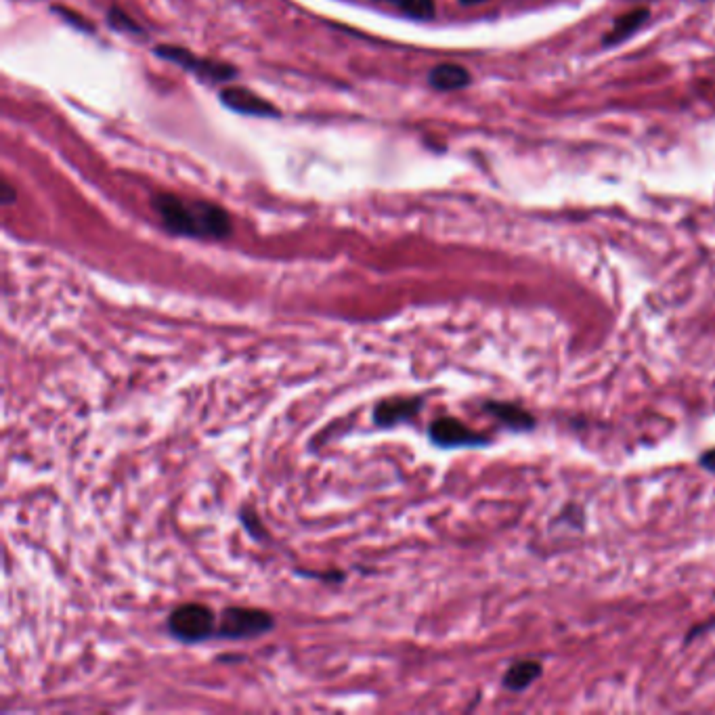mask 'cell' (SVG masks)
Masks as SVG:
<instances>
[{
    "label": "cell",
    "mask_w": 715,
    "mask_h": 715,
    "mask_svg": "<svg viewBox=\"0 0 715 715\" xmlns=\"http://www.w3.org/2000/svg\"><path fill=\"white\" fill-rule=\"evenodd\" d=\"M485 409L489 411L491 416H495L497 420H502L506 426L510 428H516V430H527V428H533L535 426V420L533 416L529 414V411L525 409H520L512 403H485Z\"/></svg>",
    "instance_id": "9"
},
{
    "label": "cell",
    "mask_w": 715,
    "mask_h": 715,
    "mask_svg": "<svg viewBox=\"0 0 715 715\" xmlns=\"http://www.w3.org/2000/svg\"><path fill=\"white\" fill-rule=\"evenodd\" d=\"M17 200V193L13 189V185L9 181H3V187H0V204L11 206Z\"/></svg>",
    "instance_id": "17"
},
{
    "label": "cell",
    "mask_w": 715,
    "mask_h": 715,
    "mask_svg": "<svg viewBox=\"0 0 715 715\" xmlns=\"http://www.w3.org/2000/svg\"><path fill=\"white\" fill-rule=\"evenodd\" d=\"M428 437L437 447H481L487 445L489 439L474 432L470 426L460 422L458 418H439L428 426Z\"/></svg>",
    "instance_id": "5"
},
{
    "label": "cell",
    "mask_w": 715,
    "mask_h": 715,
    "mask_svg": "<svg viewBox=\"0 0 715 715\" xmlns=\"http://www.w3.org/2000/svg\"><path fill=\"white\" fill-rule=\"evenodd\" d=\"M107 21H110V26L114 30H118L122 34H137V36L143 34V30H141V26L137 24V21L130 17L128 13H124L118 5H114L110 9V13H107Z\"/></svg>",
    "instance_id": "13"
},
{
    "label": "cell",
    "mask_w": 715,
    "mask_h": 715,
    "mask_svg": "<svg viewBox=\"0 0 715 715\" xmlns=\"http://www.w3.org/2000/svg\"><path fill=\"white\" fill-rule=\"evenodd\" d=\"M166 630L183 644H198L216 636V615L206 604L187 602L168 615Z\"/></svg>",
    "instance_id": "2"
},
{
    "label": "cell",
    "mask_w": 715,
    "mask_h": 715,
    "mask_svg": "<svg viewBox=\"0 0 715 715\" xmlns=\"http://www.w3.org/2000/svg\"><path fill=\"white\" fill-rule=\"evenodd\" d=\"M541 671L544 669H541V665L537 661L514 663L504 674V688L514 690V692L525 690L541 676Z\"/></svg>",
    "instance_id": "10"
},
{
    "label": "cell",
    "mask_w": 715,
    "mask_h": 715,
    "mask_svg": "<svg viewBox=\"0 0 715 715\" xmlns=\"http://www.w3.org/2000/svg\"><path fill=\"white\" fill-rule=\"evenodd\" d=\"M298 575L302 577H313L319 581H328V583H340L344 579L342 571H330V573H311V571H298Z\"/></svg>",
    "instance_id": "16"
},
{
    "label": "cell",
    "mask_w": 715,
    "mask_h": 715,
    "mask_svg": "<svg viewBox=\"0 0 715 715\" xmlns=\"http://www.w3.org/2000/svg\"><path fill=\"white\" fill-rule=\"evenodd\" d=\"M166 231L193 240H227L233 231L229 212L206 200H185L175 193H158L151 198Z\"/></svg>",
    "instance_id": "1"
},
{
    "label": "cell",
    "mask_w": 715,
    "mask_h": 715,
    "mask_svg": "<svg viewBox=\"0 0 715 715\" xmlns=\"http://www.w3.org/2000/svg\"><path fill=\"white\" fill-rule=\"evenodd\" d=\"M219 99L225 107H229L231 112L244 116H256V118L279 116V110L271 101L246 89V86H225V89L219 93Z\"/></svg>",
    "instance_id": "6"
},
{
    "label": "cell",
    "mask_w": 715,
    "mask_h": 715,
    "mask_svg": "<svg viewBox=\"0 0 715 715\" xmlns=\"http://www.w3.org/2000/svg\"><path fill=\"white\" fill-rule=\"evenodd\" d=\"M275 627V617L267 611L248 609V606H229L221 613V623L216 627V638L248 640L269 634Z\"/></svg>",
    "instance_id": "3"
},
{
    "label": "cell",
    "mask_w": 715,
    "mask_h": 715,
    "mask_svg": "<svg viewBox=\"0 0 715 715\" xmlns=\"http://www.w3.org/2000/svg\"><path fill=\"white\" fill-rule=\"evenodd\" d=\"M472 82V76L458 63H441L428 72V84L435 91H460Z\"/></svg>",
    "instance_id": "8"
},
{
    "label": "cell",
    "mask_w": 715,
    "mask_h": 715,
    "mask_svg": "<svg viewBox=\"0 0 715 715\" xmlns=\"http://www.w3.org/2000/svg\"><path fill=\"white\" fill-rule=\"evenodd\" d=\"M424 397H390L382 399L374 407V424L378 428H395L401 422H409L420 414Z\"/></svg>",
    "instance_id": "7"
},
{
    "label": "cell",
    "mask_w": 715,
    "mask_h": 715,
    "mask_svg": "<svg viewBox=\"0 0 715 715\" xmlns=\"http://www.w3.org/2000/svg\"><path fill=\"white\" fill-rule=\"evenodd\" d=\"M648 15H650V11L644 9V7L634 9L632 13L621 15V17L617 19V24H615L613 32L606 34L604 45H613V42H619V40L627 38L630 34H634V32L644 24V21L648 19Z\"/></svg>",
    "instance_id": "11"
},
{
    "label": "cell",
    "mask_w": 715,
    "mask_h": 715,
    "mask_svg": "<svg viewBox=\"0 0 715 715\" xmlns=\"http://www.w3.org/2000/svg\"><path fill=\"white\" fill-rule=\"evenodd\" d=\"M53 11H55V13H59V15H63V17H65V21H70L72 26H76V28H80V30H93V26L89 24V21H86V17H82V15H78V13L70 11V9H65V7H55Z\"/></svg>",
    "instance_id": "15"
},
{
    "label": "cell",
    "mask_w": 715,
    "mask_h": 715,
    "mask_svg": "<svg viewBox=\"0 0 715 715\" xmlns=\"http://www.w3.org/2000/svg\"><path fill=\"white\" fill-rule=\"evenodd\" d=\"M154 53L164 59L179 65L185 72H191L195 76H200L202 80L208 82H229L237 76V68L233 65L225 63V61H216V59H204L193 55L189 49L177 47V45H158L154 49Z\"/></svg>",
    "instance_id": "4"
},
{
    "label": "cell",
    "mask_w": 715,
    "mask_h": 715,
    "mask_svg": "<svg viewBox=\"0 0 715 715\" xmlns=\"http://www.w3.org/2000/svg\"><path fill=\"white\" fill-rule=\"evenodd\" d=\"M462 5H479V3H485V0H460Z\"/></svg>",
    "instance_id": "19"
},
{
    "label": "cell",
    "mask_w": 715,
    "mask_h": 715,
    "mask_svg": "<svg viewBox=\"0 0 715 715\" xmlns=\"http://www.w3.org/2000/svg\"><path fill=\"white\" fill-rule=\"evenodd\" d=\"M378 3H386L414 19H432L437 13L435 0H378Z\"/></svg>",
    "instance_id": "12"
},
{
    "label": "cell",
    "mask_w": 715,
    "mask_h": 715,
    "mask_svg": "<svg viewBox=\"0 0 715 715\" xmlns=\"http://www.w3.org/2000/svg\"><path fill=\"white\" fill-rule=\"evenodd\" d=\"M701 466L709 472H715V449H709L707 453L701 455Z\"/></svg>",
    "instance_id": "18"
},
{
    "label": "cell",
    "mask_w": 715,
    "mask_h": 715,
    "mask_svg": "<svg viewBox=\"0 0 715 715\" xmlns=\"http://www.w3.org/2000/svg\"><path fill=\"white\" fill-rule=\"evenodd\" d=\"M240 520H242V525L248 529V533H250L254 539H267L265 527H263V523H260V518H258V514H256L254 510L242 508Z\"/></svg>",
    "instance_id": "14"
}]
</instances>
